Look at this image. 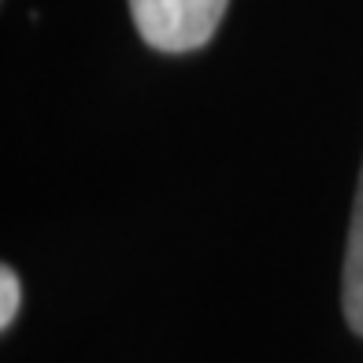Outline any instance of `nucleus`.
Segmentation results:
<instances>
[{"label": "nucleus", "mask_w": 363, "mask_h": 363, "mask_svg": "<svg viewBox=\"0 0 363 363\" xmlns=\"http://www.w3.org/2000/svg\"><path fill=\"white\" fill-rule=\"evenodd\" d=\"M19 301H23V289H19V274L11 267L0 271V326H11L15 315H19Z\"/></svg>", "instance_id": "obj_3"}, {"label": "nucleus", "mask_w": 363, "mask_h": 363, "mask_svg": "<svg viewBox=\"0 0 363 363\" xmlns=\"http://www.w3.org/2000/svg\"><path fill=\"white\" fill-rule=\"evenodd\" d=\"M230 0H130L138 34L160 52H193L211 41Z\"/></svg>", "instance_id": "obj_1"}, {"label": "nucleus", "mask_w": 363, "mask_h": 363, "mask_svg": "<svg viewBox=\"0 0 363 363\" xmlns=\"http://www.w3.org/2000/svg\"><path fill=\"white\" fill-rule=\"evenodd\" d=\"M341 308L356 334H363V171L356 186L352 223H349V249H345V274H341Z\"/></svg>", "instance_id": "obj_2"}]
</instances>
